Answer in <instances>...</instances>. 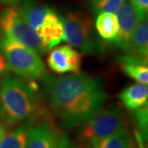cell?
Segmentation results:
<instances>
[{"label": "cell", "mask_w": 148, "mask_h": 148, "mask_svg": "<svg viewBox=\"0 0 148 148\" xmlns=\"http://www.w3.org/2000/svg\"><path fill=\"white\" fill-rule=\"evenodd\" d=\"M128 52L147 57L148 23L147 20L139 23L132 32L130 38Z\"/></svg>", "instance_id": "cell-14"}, {"label": "cell", "mask_w": 148, "mask_h": 148, "mask_svg": "<svg viewBox=\"0 0 148 148\" xmlns=\"http://www.w3.org/2000/svg\"><path fill=\"white\" fill-rule=\"evenodd\" d=\"M64 41L84 53L95 51V44L91 36L92 21L82 12H70L62 19Z\"/></svg>", "instance_id": "cell-6"}, {"label": "cell", "mask_w": 148, "mask_h": 148, "mask_svg": "<svg viewBox=\"0 0 148 148\" xmlns=\"http://www.w3.org/2000/svg\"><path fill=\"white\" fill-rule=\"evenodd\" d=\"M48 102L64 127L82 125L105 105L107 95L101 80L86 73L42 77Z\"/></svg>", "instance_id": "cell-1"}, {"label": "cell", "mask_w": 148, "mask_h": 148, "mask_svg": "<svg viewBox=\"0 0 148 148\" xmlns=\"http://www.w3.org/2000/svg\"><path fill=\"white\" fill-rule=\"evenodd\" d=\"M132 140L127 127H123L114 135L92 144L94 148H130Z\"/></svg>", "instance_id": "cell-17"}, {"label": "cell", "mask_w": 148, "mask_h": 148, "mask_svg": "<svg viewBox=\"0 0 148 148\" xmlns=\"http://www.w3.org/2000/svg\"><path fill=\"white\" fill-rule=\"evenodd\" d=\"M10 72L11 71L8 67V64L7 63L5 56L0 48V81L8 74H9Z\"/></svg>", "instance_id": "cell-22"}, {"label": "cell", "mask_w": 148, "mask_h": 148, "mask_svg": "<svg viewBox=\"0 0 148 148\" xmlns=\"http://www.w3.org/2000/svg\"><path fill=\"white\" fill-rule=\"evenodd\" d=\"M21 8L27 22L36 32L42 25L48 14L53 10L48 7L36 5L32 2H26Z\"/></svg>", "instance_id": "cell-15"}, {"label": "cell", "mask_w": 148, "mask_h": 148, "mask_svg": "<svg viewBox=\"0 0 148 148\" xmlns=\"http://www.w3.org/2000/svg\"><path fill=\"white\" fill-rule=\"evenodd\" d=\"M21 1H24V0H0V3H8V4H12V3H16Z\"/></svg>", "instance_id": "cell-24"}, {"label": "cell", "mask_w": 148, "mask_h": 148, "mask_svg": "<svg viewBox=\"0 0 148 148\" xmlns=\"http://www.w3.org/2000/svg\"><path fill=\"white\" fill-rule=\"evenodd\" d=\"M93 8L97 12L115 13L123 0H91Z\"/></svg>", "instance_id": "cell-18"}, {"label": "cell", "mask_w": 148, "mask_h": 148, "mask_svg": "<svg viewBox=\"0 0 148 148\" xmlns=\"http://www.w3.org/2000/svg\"><path fill=\"white\" fill-rule=\"evenodd\" d=\"M77 148H94V147H92V145L90 144V143L80 142L79 144L77 146Z\"/></svg>", "instance_id": "cell-23"}, {"label": "cell", "mask_w": 148, "mask_h": 148, "mask_svg": "<svg viewBox=\"0 0 148 148\" xmlns=\"http://www.w3.org/2000/svg\"><path fill=\"white\" fill-rule=\"evenodd\" d=\"M0 30L4 37L22 43L39 53L47 51L40 38L27 22L21 7L12 6L2 12Z\"/></svg>", "instance_id": "cell-5"}, {"label": "cell", "mask_w": 148, "mask_h": 148, "mask_svg": "<svg viewBox=\"0 0 148 148\" xmlns=\"http://www.w3.org/2000/svg\"><path fill=\"white\" fill-rule=\"evenodd\" d=\"M81 126L79 141L91 145L110 137L126 127L123 114L116 106L102 107Z\"/></svg>", "instance_id": "cell-4"}, {"label": "cell", "mask_w": 148, "mask_h": 148, "mask_svg": "<svg viewBox=\"0 0 148 148\" xmlns=\"http://www.w3.org/2000/svg\"><path fill=\"white\" fill-rule=\"evenodd\" d=\"M5 132H6L5 127L0 124V136H2V135H3V134Z\"/></svg>", "instance_id": "cell-25"}, {"label": "cell", "mask_w": 148, "mask_h": 148, "mask_svg": "<svg viewBox=\"0 0 148 148\" xmlns=\"http://www.w3.org/2000/svg\"><path fill=\"white\" fill-rule=\"evenodd\" d=\"M119 61L123 71L127 76L133 78L138 83L147 85V57L130 53L127 55L120 56Z\"/></svg>", "instance_id": "cell-10"}, {"label": "cell", "mask_w": 148, "mask_h": 148, "mask_svg": "<svg viewBox=\"0 0 148 148\" xmlns=\"http://www.w3.org/2000/svg\"><path fill=\"white\" fill-rule=\"evenodd\" d=\"M131 3L140 21H146L147 18L148 0H131Z\"/></svg>", "instance_id": "cell-19"}, {"label": "cell", "mask_w": 148, "mask_h": 148, "mask_svg": "<svg viewBox=\"0 0 148 148\" xmlns=\"http://www.w3.org/2000/svg\"><path fill=\"white\" fill-rule=\"evenodd\" d=\"M136 111L138 127L140 128V132L144 139L145 137L147 138V106H145Z\"/></svg>", "instance_id": "cell-20"}, {"label": "cell", "mask_w": 148, "mask_h": 148, "mask_svg": "<svg viewBox=\"0 0 148 148\" xmlns=\"http://www.w3.org/2000/svg\"><path fill=\"white\" fill-rule=\"evenodd\" d=\"M123 1H124V0H123Z\"/></svg>", "instance_id": "cell-28"}, {"label": "cell", "mask_w": 148, "mask_h": 148, "mask_svg": "<svg viewBox=\"0 0 148 148\" xmlns=\"http://www.w3.org/2000/svg\"><path fill=\"white\" fill-rule=\"evenodd\" d=\"M56 148H77V146L70 140L69 136L64 133L58 138Z\"/></svg>", "instance_id": "cell-21"}, {"label": "cell", "mask_w": 148, "mask_h": 148, "mask_svg": "<svg viewBox=\"0 0 148 148\" xmlns=\"http://www.w3.org/2000/svg\"><path fill=\"white\" fill-rule=\"evenodd\" d=\"M32 85L18 76L8 74L0 81L1 120L15 123L31 116L36 109Z\"/></svg>", "instance_id": "cell-2"}, {"label": "cell", "mask_w": 148, "mask_h": 148, "mask_svg": "<svg viewBox=\"0 0 148 148\" xmlns=\"http://www.w3.org/2000/svg\"><path fill=\"white\" fill-rule=\"evenodd\" d=\"M123 106L129 110H138L147 106V85L136 83L126 87L119 95Z\"/></svg>", "instance_id": "cell-12"}, {"label": "cell", "mask_w": 148, "mask_h": 148, "mask_svg": "<svg viewBox=\"0 0 148 148\" xmlns=\"http://www.w3.org/2000/svg\"><path fill=\"white\" fill-rule=\"evenodd\" d=\"M0 120H1V110H0Z\"/></svg>", "instance_id": "cell-26"}, {"label": "cell", "mask_w": 148, "mask_h": 148, "mask_svg": "<svg viewBox=\"0 0 148 148\" xmlns=\"http://www.w3.org/2000/svg\"><path fill=\"white\" fill-rule=\"evenodd\" d=\"M3 135H2V136H3ZM2 136H0V138H1V137H2Z\"/></svg>", "instance_id": "cell-27"}, {"label": "cell", "mask_w": 148, "mask_h": 148, "mask_svg": "<svg viewBox=\"0 0 148 148\" xmlns=\"http://www.w3.org/2000/svg\"><path fill=\"white\" fill-rule=\"evenodd\" d=\"M28 128L26 125H21L12 131L4 132L0 138V148L27 147Z\"/></svg>", "instance_id": "cell-16"}, {"label": "cell", "mask_w": 148, "mask_h": 148, "mask_svg": "<svg viewBox=\"0 0 148 148\" xmlns=\"http://www.w3.org/2000/svg\"><path fill=\"white\" fill-rule=\"evenodd\" d=\"M48 66L57 73H79L82 56L70 45H62L53 49L47 58Z\"/></svg>", "instance_id": "cell-7"}, {"label": "cell", "mask_w": 148, "mask_h": 148, "mask_svg": "<svg viewBox=\"0 0 148 148\" xmlns=\"http://www.w3.org/2000/svg\"><path fill=\"white\" fill-rule=\"evenodd\" d=\"M55 132L47 123H43L28 128V138L26 148H56Z\"/></svg>", "instance_id": "cell-11"}, {"label": "cell", "mask_w": 148, "mask_h": 148, "mask_svg": "<svg viewBox=\"0 0 148 148\" xmlns=\"http://www.w3.org/2000/svg\"><path fill=\"white\" fill-rule=\"evenodd\" d=\"M0 48L11 72L24 79L42 78L46 69L39 53L22 43L3 37Z\"/></svg>", "instance_id": "cell-3"}, {"label": "cell", "mask_w": 148, "mask_h": 148, "mask_svg": "<svg viewBox=\"0 0 148 148\" xmlns=\"http://www.w3.org/2000/svg\"><path fill=\"white\" fill-rule=\"evenodd\" d=\"M36 33L47 50L52 49L64 41L63 21L53 10L48 14L42 25L36 31Z\"/></svg>", "instance_id": "cell-9"}, {"label": "cell", "mask_w": 148, "mask_h": 148, "mask_svg": "<svg viewBox=\"0 0 148 148\" xmlns=\"http://www.w3.org/2000/svg\"><path fill=\"white\" fill-rule=\"evenodd\" d=\"M95 27L101 38L112 42L119 32V22L115 13H100L96 18Z\"/></svg>", "instance_id": "cell-13"}, {"label": "cell", "mask_w": 148, "mask_h": 148, "mask_svg": "<svg viewBox=\"0 0 148 148\" xmlns=\"http://www.w3.org/2000/svg\"><path fill=\"white\" fill-rule=\"evenodd\" d=\"M115 15L119 22V32L112 42L123 50L128 52L130 38L140 23V20L132 5L126 2L123 3L118 8Z\"/></svg>", "instance_id": "cell-8"}]
</instances>
